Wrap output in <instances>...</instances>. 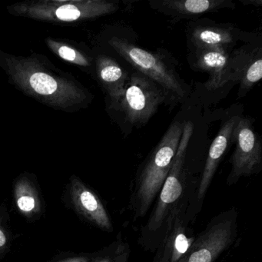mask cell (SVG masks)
<instances>
[{
  "label": "cell",
  "instance_id": "6da1fadb",
  "mask_svg": "<svg viewBox=\"0 0 262 262\" xmlns=\"http://www.w3.org/2000/svg\"><path fill=\"white\" fill-rule=\"evenodd\" d=\"M3 55L4 68L13 84L42 103L68 110L82 105L88 99L86 91L77 82L56 73L37 56Z\"/></svg>",
  "mask_w": 262,
  "mask_h": 262
},
{
  "label": "cell",
  "instance_id": "7a4b0ae2",
  "mask_svg": "<svg viewBox=\"0 0 262 262\" xmlns=\"http://www.w3.org/2000/svg\"><path fill=\"white\" fill-rule=\"evenodd\" d=\"M193 128L191 122L184 124L182 137L169 172L158 194L148 222L141 230L139 242L145 250L156 251L165 234L167 222L172 211L188 199H195L196 191H191L185 171V156Z\"/></svg>",
  "mask_w": 262,
  "mask_h": 262
},
{
  "label": "cell",
  "instance_id": "3957f363",
  "mask_svg": "<svg viewBox=\"0 0 262 262\" xmlns=\"http://www.w3.org/2000/svg\"><path fill=\"white\" fill-rule=\"evenodd\" d=\"M184 124L178 120L171 124L138 173L129 203L135 220L147 214L156 202L172 165Z\"/></svg>",
  "mask_w": 262,
  "mask_h": 262
},
{
  "label": "cell",
  "instance_id": "277c9868",
  "mask_svg": "<svg viewBox=\"0 0 262 262\" xmlns=\"http://www.w3.org/2000/svg\"><path fill=\"white\" fill-rule=\"evenodd\" d=\"M118 10V3L108 0H39L10 7V12L17 16L57 24L96 19Z\"/></svg>",
  "mask_w": 262,
  "mask_h": 262
},
{
  "label": "cell",
  "instance_id": "5b68a950",
  "mask_svg": "<svg viewBox=\"0 0 262 262\" xmlns=\"http://www.w3.org/2000/svg\"><path fill=\"white\" fill-rule=\"evenodd\" d=\"M108 44L136 71L160 85L169 96L170 100L182 102L186 99L188 92L179 75L158 53L136 47L119 37L112 38Z\"/></svg>",
  "mask_w": 262,
  "mask_h": 262
},
{
  "label": "cell",
  "instance_id": "8992f818",
  "mask_svg": "<svg viewBox=\"0 0 262 262\" xmlns=\"http://www.w3.org/2000/svg\"><path fill=\"white\" fill-rule=\"evenodd\" d=\"M167 99L166 92L149 78L138 71L129 76L123 94L113 105L122 113L125 122L136 128L148 123Z\"/></svg>",
  "mask_w": 262,
  "mask_h": 262
},
{
  "label": "cell",
  "instance_id": "52a82bcc",
  "mask_svg": "<svg viewBox=\"0 0 262 262\" xmlns=\"http://www.w3.org/2000/svg\"><path fill=\"white\" fill-rule=\"evenodd\" d=\"M238 212L235 208L212 217L205 229L196 235L181 262H216L231 248L237 236Z\"/></svg>",
  "mask_w": 262,
  "mask_h": 262
},
{
  "label": "cell",
  "instance_id": "ba28073f",
  "mask_svg": "<svg viewBox=\"0 0 262 262\" xmlns=\"http://www.w3.org/2000/svg\"><path fill=\"white\" fill-rule=\"evenodd\" d=\"M202 207L195 199L177 207L167 222L165 234L156 248L152 262H181L195 239L191 224Z\"/></svg>",
  "mask_w": 262,
  "mask_h": 262
},
{
  "label": "cell",
  "instance_id": "9c48e42d",
  "mask_svg": "<svg viewBox=\"0 0 262 262\" xmlns=\"http://www.w3.org/2000/svg\"><path fill=\"white\" fill-rule=\"evenodd\" d=\"M232 142L235 143V148L227 179L228 186L237 183L242 178L257 174L262 169L261 143L249 119L239 117Z\"/></svg>",
  "mask_w": 262,
  "mask_h": 262
},
{
  "label": "cell",
  "instance_id": "30bf717a",
  "mask_svg": "<svg viewBox=\"0 0 262 262\" xmlns=\"http://www.w3.org/2000/svg\"><path fill=\"white\" fill-rule=\"evenodd\" d=\"M194 68L209 74L205 86L215 90L234 81V58L228 50L208 48L195 50Z\"/></svg>",
  "mask_w": 262,
  "mask_h": 262
},
{
  "label": "cell",
  "instance_id": "8fae6325",
  "mask_svg": "<svg viewBox=\"0 0 262 262\" xmlns=\"http://www.w3.org/2000/svg\"><path fill=\"white\" fill-rule=\"evenodd\" d=\"M70 192L76 211L85 220L102 231H113L111 217L102 200L93 189L74 177L72 179Z\"/></svg>",
  "mask_w": 262,
  "mask_h": 262
},
{
  "label": "cell",
  "instance_id": "7c38bea8",
  "mask_svg": "<svg viewBox=\"0 0 262 262\" xmlns=\"http://www.w3.org/2000/svg\"><path fill=\"white\" fill-rule=\"evenodd\" d=\"M239 117L240 116H233L227 119L222 124L217 136L210 146L206 162L196 189L195 200L200 207H202L204 198L212 182L216 170L233 141V133Z\"/></svg>",
  "mask_w": 262,
  "mask_h": 262
},
{
  "label": "cell",
  "instance_id": "4fadbf2b",
  "mask_svg": "<svg viewBox=\"0 0 262 262\" xmlns=\"http://www.w3.org/2000/svg\"><path fill=\"white\" fill-rule=\"evenodd\" d=\"M150 5L165 14L178 17H190L235 7L231 0H162L151 2Z\"/></svg>",
  "mask_w": 262,
  "mask_h": 262
},
{
  "label": "cell",
  "instance_id": "5bb4252c",
  "mask_svg": "<svg viewBox=\"0 0 262 262\" xmlns=\"http://www.w3.org/2000/svg\"><path fill=\"white\" fill-rule=\"evenodd\" d=\"M96 64L98 79L113 106L123 94L129 76L114 59L105 55L98 56Z\"/></svg>",
  "mask_w": 262,
  "mask_h": 262
},
{
  "label": "cell",
  "instance_id": "9a60e30c",
  "mask_svg": "<svg viewBox=\"0 0 262 262\" xmlns=\"http://www.w3.org/2000/svg\"><path fill=\"white\" fill-rule=\"evenodd\" d=\"M237 32L231 27L199 25L191 30L190 41L195 50L222 48L228 50L235 42Z\"/></svg>",
  "mask_w": 262,
  "mask_h": 262
},
{
  "label": "cell",
  "instance_id": "2e32d148",
  "mask_svg": "<svg viewBox=\"0 0 262 262\" xmlns=\"http://www.w3.org/2000/svg\"><path fill=\"white\" fill-rule=\"evenodd\" d=\"M234 56V80L239 81V94L245 96L262 78V59L260 50H257L252 56L233 54Z\"/></svg>",
  "mask_w": 262,
  "mask_h": 262
},
{
  "label": "cell",
  "instance_id": "e0dca14e",
  "mask_svg": "<svg viewBox=\"0 0 262 262\" xmlns=\"http://www.w3.org/2000/svg\"><path fill=\"white\" fill-rule=\"evenodd\" d=\"M130 254L129 243L119 233L116 240L91 254L90 262H129Z\"/></svg>",
  "mask_w": 262,
  "mask_h": 262
},
{
  "label": "cell",
  "instance_id": "ac0fdd59",
  "mask_svg": "<svg viewBox=\"0 0 262 262\" xmlns=\"http://www.w3.org/2000/svg\"><path fill=\"white\" fill-rule=\"evenodd\" d=\"M15 198L18 208L27 215L37 213L40 202L37 191L27 179H22L16 183Z\"/></svg>",
  "mask_w": 262,
  "mask_h": 262
},
{
  "label": "cell",
  "instance_id": "d6986e66",
  "mask_svg": "<svg viewBox=\"0 0 262 262\" xmlns=\"http://www.w3.org/2000/svg\"><path fill=\"white\" fill-rule=\"evenodd\" d=\"M47 44L54 54L67 62L82 67H90L91 66V60L86 55L65 42L48 39Z\"/></svg>",
  "mask_w": 262,
  "mask_h": 262
},
{
  "label": "cell",
  "instance_id": "ffe728a7",
  "mask_svg": "<svg viewBox=\"0 0 262 262\" xmlns=\"http://www.w3.org/2000/svg\"><path fill=\"white\" fill-rule=\"evenodd\" d=\"M7 244H8V235L7 231L0 225V254L7 249Z\"/></svg>",
  "mask_w": 262,
  "mask_h": 262
},
{
  "label": "cell",
  "instance_id": "44dd1931",
  "mask_svg": "<svg viewBox=\"0 0 262 262\" xmlns=\"http://www.w3.org/2000/svg\"><path fill=\"white\" fill-rule=\"evenodd\" d=\"M90 259H91V254L90 255H76L66 257L57 262H90Z\"/></svg>",
  "mask_w": 262,
  "mask_h": 262
},
{
  "label": "cell",
  "instance_id": "7402d4cb",
  "mask_svg": "<svg viewBox=\"0 0 262 262\" xmlns=\"http://www.w3.org/2000/svg\"><path fill=\"white\" fill-rule=\"evenodd\" d=\"M242 4H246V5H248V4H253L254 6H257V7H260V5H261L262 2L260 1V0H248V1H246V2H243V1H242Z\"/></svg>",
  "mask_w": 262,
  "mask_h": 262
}]
</instances>
